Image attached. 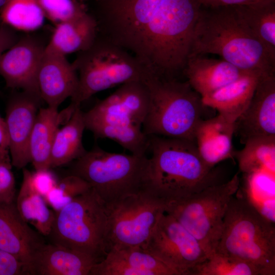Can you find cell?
Returning a JSON list of instances; mask_svg holds the SVG:
<instances>
[{
  "label": "cell",
  "mask_w": 275,
  "mask_h": 275,
  "mask_svg": "<svg viewBox=\"0 0 275 275\" xmlns=\"http://www.w3.org/2000/svg\"><path fill=\"white\" fill-rule=\"evenodd\" d=\"M98 34L97 21L88 11L56 25L47 45L63 55L89 48Z\"/></svg>",
  "instance_id": "obj_24"
},
{
  "label": "cell",
  "mask_w": 275,
  "mask_h": 275,
  "mask_svg": "<svg viewBox=\"0 0 275 275\" xmlns=\"http://www.w3.org/2000/svg\"><path fill=\"white\" fill-rule=\"evenodd\" d=\"M234 123H229L219 115L202 120L195 135V143L200 156L209 166L230 157L234 153L232 137Z\"/></svg>",
  "instance_id": "obj_23"
},
{
  "label": "cell",
  "mask_w": 275,
  "mask_h": 275,
  "mask_svg": "<svg viewBox=\"0 0 275 275\" xmlns=\"http://www.w3.org/2000/svg\"><path fill=\"white\" fill-rule=\"evenodd\" d=\"M149 100V92L144 81L123 84L89 111L84 112L85 127L104 125L142 128Z\"/></svg>",
  "instance_id": "obj_12"
},
{
  "label": "cell",
  "mask_w": 275,
  "mask_h": 275,
  "mask_svg": "<svg viewBox=\"0 0 275 275\" xmlns=\"http://www.w3.org/2000/svg\"><path fill=\"white\" fill-rule=\"evenodd\" d=\"M50 169L35 170L30 173L31 181L34 188L43 198L58 181Z\"/></svg>",
  "instance_id": "obj_34"
},
{
  "label": "cell",
  "mask_w": 275,
  "mask_h": 275,
  "mask_svg": "<svg viewBox=\"0 0 275 275\" xmlns=\"http://www.w3.org/2000/svg\"><path fill=\"white\" fill-rule=\"evenodd\" d=\"M166 204L146 187L106 206V252L113 249L143 248L165 212Z\"/></svg>",
  "instance_id": "obj_10"
},
{
  "label": "cell",
  "mask_w": 275,
  "mask_h": 275,
  "mask_svg": "<svg viewBox=\"0 0 275 275\" xmlns=\"http://www.w3.org/2000/svg\"><path fill=\"white\" fill-rule=\"evenodd\" d=\"M151 151L147 187L167 204L215 184L213 168L201 158L195 142L149 135Z\"/></svg>",
  "instance_id": "obj_3"
},
{
  "label": "cell",
  "mask_w": 275,
  "mask_h": 275,
  "mask_svg": "<svg viewBox=\"0 0 275 275\" xmlns=\"http://www.w3.org/2000/svg\"><path fill=\"white\" fill-rule=\"evenodd\" d=\"M85 129L84 112L79 106L56 132L50 154V169L73 162L86 152L82 144Z\"/></svg>",
  "instance_id": "obj_26"
},
{
  "label": "cell",
  "mask_w": 275,
  "mask_h": 275,
  "mask_svg": "<svg viewBox=\"0 0 275 275\" xmlns=\"http://www.w3.org/2000/svg\"><path fill=\"white\" fill-rule=\"evenodd\" d=\"M0 275H29L26 265L12 255L0 250Z\"/></svg>",
  "instance_id": "obj_35"
},
{
  "label": "cell",
  "mask_w": 275,
  "mask_h": 275,
  "mask_svg": "<svg viewBox=\"0 0 275 275\" xmlns=\"http://www.w3.org/2000/svg\"><path fill=\"white\" fill-rule=\"evenodd\" d=\"M244 144L242 149L233 153L241 172L247 175L265 170L274 174L275 136L253 138Z\"/></svg>",
  "instance_id": "obj_28"
},
{
  "label": "cell",
  "mask_w": 275,
  "mask_h": 275,
  "mask_svg": "<svg viewBox=\"0 0 275 275\" xmlns=\"http://www.w3.org/2000/svg\"><path fill=\"white\" fill-rule=\"evenodd\" d=\"M201 6L216 8L223 6L251 5L275 2V0H197Z\"/></svg>",
  "instance_id": "obj_36"
},
{
  "label": "cell",
  "mask_w": 275,
  "mask_h": 275,
  "mask_svg": "<svg viewBox=\"0 0 275 275\" xmlns=\"http://www.w3.org/2000/svg\"><path fill=\"white\" fill-rule=\"evenodd\" d=\"M12 166L11 158L0 157V202L10 203L15 200V180Z\"/></svg>",
  "instance_id": "obj_33"
},
{
  "label": "cell",
  "mask_w": 275,
  "mask_h": 275,
  "mask_svg": "<svg viewBox=\"0 0 275 275\" xmlns=\"http://www.w3.org/2000/svg\"><path fill=\"white\" fill-rule=\"evenodd\" d=\"M239 185L237 173L227 182L213 184L188 197L168 203L165 213L198 240L208 257L215 251L228 205Z\"/></svg>",
  "instance_id": "obj_9"
},
{
  "label": "cell",
  "mask_w": 275,
  "mask_h": 275,
  "mask_svg": "<svg viewBox=\"0 0 275 275\" xmlns=\"http://www.w3.org/2000/svg\"><path fill=\"white\" fill-rule=\"evenodd\" d=\"M0 157L10 158L9 139L5 119L0 115Z\"/></svg>",
  "instance_id": "obj_38"
},
{
  "label": "cell",
  "mask_w": 275,
  "mask_h": 275,
  "mask_svg": "<svg viewBox=\"0 0 275 275\" xmlns=\"http://www.w3.org/2000/svg\"><path fill=\"white\" fill-rule=\"evenodd\" d=\"M22 181L16 199V208L22 219L41 235L48 236L55 217L44 198L34 188L31 171L23 168Z\"/></svg>",
  "instance_id": "obj_25"
},
{
  "label": "cell",
  "mask_w": 275,
  "mask_h": 275,
  "mask_svg": "<svg viewBox=\"0 0 275 275\" xmlns=\"http://www.w3.org/2000/svg\"><path fill=\"white\" fill-rule=\"evenodd\" d=\"M19 37L14 29L2 23L0 25V55L13 46Z\"/></svg>",
  "instance_id": "obj_37"
},
{
  "label": "cell",
  "mask_w": 275,
  "mask_h": 275,
  "mask_svg": "<svg viewBox=\"0 0 275 275\" xmlns=\"http://www.w3.org/2000/svg\"><path fill=\"white\" fill-rule=\"evenodd\" d=\"M72 114L68 107L60 112L58 108L49 106L39 108L29 145L30 162L35 170L50 169V154L56 132Z\"/></svg>",
  "instance_id": "obj_22"
},
{
  "label": "cell",
  "mask_w": 275,
  "mask_h": 275,
  "mask_svg": "<svg viewBox=\"0 0 275 275\" xmlns=\"http://www.w3.org/2000/svg\"><path fill=\"white\" fill-rule=\"evenodd\" d=\"M98 34L133 55L152 74L182 73L201 6L197 0H98Z\"/></svg>",
  "instance_id": "obj_1"
},
{
  "label": "cell",
  "mask_w": 275,
  "mask_h": 275,
  "mask_svg": "<svg viewBox=\"0 0 275 275\" xmlns=\"http://www.w3.org/2000/svg\"><path fill=\"white\" fill-rule=\"evenodd\" d=\"M40 235L22 219L15 201L0 202V250L24 263L29 273L34 253L45 243Z\"/></svg>",
  "instance_id": "obj_17"
},
{
  "label": "cell",
  "mask_w": 275,
  "mask_h": 275,
  "mask_svg": "<svg viewBox=\"0 0 275 275\" xmlns=\"http://www.w3.org/2000/svg\"><path fill=\"white\" fill-rule=\"evenodd\" d=\"M216 252L258 267L262 275L275 274V228L253 203L231 198Z\"/></svg>",
  "instance_id": "obj_4"
},
{
  "label": "cell",
  "mask_w": 275,
  "mask_h": 275,
  "mask_svg": "<svg viewBox=\"0 0 275 275\" xmlns=\"http://www.w3.org/2000/svg\"><path fill=\"white\" fill-rule=\"evenodd\" d=\"M266 73L248 71L237 79L202 98L204 106L214 108L234 123L248 106L260 76Z\"/></svg>",
  "instance_id": "obj_21"
},
{
  "label": "cell",
  "mask_w": 275,
  "mask_h": 275,
  "mask_svg": "<svg viewBox=\"0 0 275 275\" xmlns=\"http://www.w3.org/2000/svg\"><path fill=\"white\" fill-rule=\"evenodd\" d=\"M45 18L37 0H7L0 11L2 23L21 31L38 30Z\"/></svg>",
  "instance_id": "obj_29"
},
{
  "label": "cell",
  "mask_w": 275,
  "mask_h": 275,
  "mask_svg": "<svg viewBox=\"0 0 275 275\" xmlns=\"http://www.w3.org/2000/svg\"><path fill=\"white\" fill-rule=\"evenodd\" d=\"M234 133L244 144L250 139L275 136V74H262L247 108L234 123Z\"/></svg>",
  "instance_id": "obj_15"
},
{
  "label": "cell",
  "mask_w": 275,
  "mask_h": 275,
  "mask_svg": "<svg viewBox=\"0 0 275 275\" xmlns=\"http://www.w3.org/2000/svg\"><path fill=\"white\" fill-rule=\"evenodd\" d=\"M143 249L177 275H190L207 258L198 240L171 215L162 213Z\"/></svg>",
  "instance_id": "obj_11"
},
{
  "label": "cell",
  "mask_w": 275,
  "mask_h": 275,
  "mask_svg": "<svg viewBox=\"0 0 275 275\" xmlns=\"http://www.w3.org/2000/svg\"><path fill=\"white\" fill-rule=\"evenodd\" d=\"M97 262L89 255L52 243H44L34 253L29 275H90Z\"/></svg>",
  "instance_id": "obj_19"
},
{
  "label": "cell",
  "mask_w": 275,
  "mask_h": 275,
  "mask_svg": "<svg viewBox=\"0 0 275 275\" xmlns=\"http://www.w3.org/2000/svg\"><path fill=\"white\" fill-rule=\"evenodd\" d=\"M41 100L39 95L22 91L12 95L7 105L9 154L12 166L18 169L30 162L29 141Z\"/></svg>",
  "instance_id": "obj_14"
},
{
  "label": "cell",
  "mask_w": 275,
  "mask_h": 275,
  "mask_svg": "<svg viewBox=\"0 0 275 275\" xmlns=\"http://www.w3.org/2000/svg\"><path fill=\"white\" fill-rule=\"evenodd\" d=\"M78 84L77 72L66 56L46 45L37 75L41 99L47 106L58 108L74 95Z\"/></svg>",
  "instance_id": "obj_16"
},
{
  "label": "cell",
  "mask_w": 275,
  "mask_h": 275,
  "mask_svg": "<svg viewBox=\"0 0 275 275\" xmlns=\"http://www.w3.org/2000/svg\"><path fill=\"white\" fill-rule=\"evenodd\" d=\"M91 188L85 180L69 174L58 180L44 198L47 205L56 212Z\"/></svg>",
  "instance_id": "obj_31"
},
{
  "label": "cell",
  "mask_w": 275,
  "mask_h": 275,
  "mask_svg": "<svg viewBox=\"0 0 275 275\" xmlns=\"http://www.w3.org/2000/svg\"><path fill=\"white\" fill-rule=\"evenodd\" d=\"M78 84L70 105L74 107L97 93L118 85L143 81L150 72L132 54L102 35L72 63Z\"/></svg>",
  "instance_id": "obj_7"
},
{
  "label": "cell",
  "mask_w": 275,
  "mask_h": 275,
  "mask_svg": "<svg viewBox=\"0 0 275 275\" xmlns=\"http://www.w3.org/2000/svg\"><path fill=\"white\" fill-rule=\"evenodd\" d=\"M6 1L7 0H0V11L5 5Z\"/></svg>",
  "instance_id": "obj_39"
},
{
  "label": "cell",
  "mask_w": 275,
  "mask_h": 275,
  "mask_svg": "<svg viewBox=\"0 0 275 275\" xmlns=\"http://www.w3.org/2000/svg\"><path fill=\"white\" fill-rule=\"evenodd\" d=\"M98 1V0H95V1Z\"/></svg>",
  "instance_id": "obj_40"
},
{
  "label": "cell",
  "mask_w": 275,
  "mask_h": 275,
  "mask_svg": "<svg viewBox=\"0 0 275 275\" xmlns=\"http://www.w3.org/2000/svg\"><path fill=\"white\" fill-rule=\"evenodd\" d=\"M90 275H177L156 257L140 248L113 249L92 267Z\"/></svg>",
  "instance_id": "obj_18"
},
{
  "label": "cell",
  "mask_w": 275,
  "mask_h": 275,
  "mask_svg": "<svg viewBox=\"0 0 275 275\" xmlns=\"http://www.w3.org/2000/svg\"><path fill=\"white\" fill-rule=\"evenodd\" d=\"M246 71L223 59L197 55L188 58L183 74L202 98L234 81Z\"/></svg>",
  "instance_id": "obj_20"
},
{
  "label": "cell",
  "mask_w": 275,
  "mask_h": 275,
  "mask_svg": "<svg viewBox=\"0 0 275 275\" xmlns=\"http://www.w3.org/2000/svg\"><path fill=\"white\" fill-rule=\"evenodd\" d=\"M235 7L252 34L275 58V2Z\"/></svg>",
  "instance_id": "obj_27"
},
{
  "label": "cell",
  "mask_w": 275,
  "mask_h": 275,
  "mask_svg": "<svg viewBox=\"0 0 275 275\" xmlns=\"http://www.w3.org/2000/svg\"><path fill=\"white\" fill-rule=\"evenodd\" d=\"M143 81L150 95L142 126L147 135L195 142L204 105L200 95L188 81L160 77L149 73Z\"/></svg>",
  "instance_id": "obj_5"
},
{
  "label": "cell",
  "mask_w": 275,
  "mask_h": 275,
  "mask_svg": "<svg viewBox=\"0 0 275 275\" xmlns=\"http://www.w3.org/2000/svg\"><path fill=\"white\" fill-rule=\"evenodd\" d=\"M107 224L105 204L91 188L55 212L48 237L51 243L87 254L98 262L107 253Z\"/></svg>",
  "instance_id": "obj_8"
},
{
  "label": "cell",
  "mask_w": 275,
  "mask_h": 275,
  "mask_svg": "<svg viewBox=\"0 0 275 275\" xmlns=\"http://www.w3.org/2000/svg\"><path fill=\"white\" fill-rule=\"evenodd\" d=\"M47 44L37 36L25 35L0 55V75L7 87L40 95L37 75Z\"/></svg>",
  "instance_id": "obj_13"
},
{
  "label": "cell",
  "mask_w": 275,
  "mask_h": 275,
  "mask_svg": "<svg viewBox=\"0 0 275 275\" xmlns=\"http://www.w3.org/2000/svg\"><path fill=\"white\" fill-rule=\"evenodd\" d=\"M73 162L70 174L89 183L106 206L147 186L150 160L146 155L110 152L95 147Z\"/></svg>",
  "instance_id": "obj_6"
},
{
  "label": "cell",
  "mask_w": 275,
  "mask_h": 275,
  "mask_svg": "<svg viewBox=\"0 0 275 275\" xmlns=\"http://www.w3.org/2000/svg\"><path fill=\"white\" fill-rule=\"evenodd\" d=\"M45 18L56 25L88 11L86 0H37Z\"/></svg>",
  "instance_id": "obj_32"
},
{
  "label": "cell",
  "mask_w": 275,
  "mask_h": 275,
  "mask_svg": "<svg viewBox=\"0 0 275 275\" xmlns=\"http://www.w3.org/2000/svg\"><path fill=\"white\" fill-rule=\"evenodd\" d=\"M190 275H262V273L250 263L215 252L196 266Z\"/></svg>",
  "instance_id": "obj_30"
},
{
  "label": "cell",
  "mask_w": 275,
  "mask_h": 275,
  "mask_svg": "<svg viewBox=\"0 0 275 275\" xmlns=\"http://www.w3.org/2000/svg\"><path fill=\"white\" fill-rule=\"evenodd\" d=\"M209 53L244 71H275V58L252 34L235 6H201L188 58Z\"/></svg>",
  "instance_id": "obj_2"
}]
</instances>
